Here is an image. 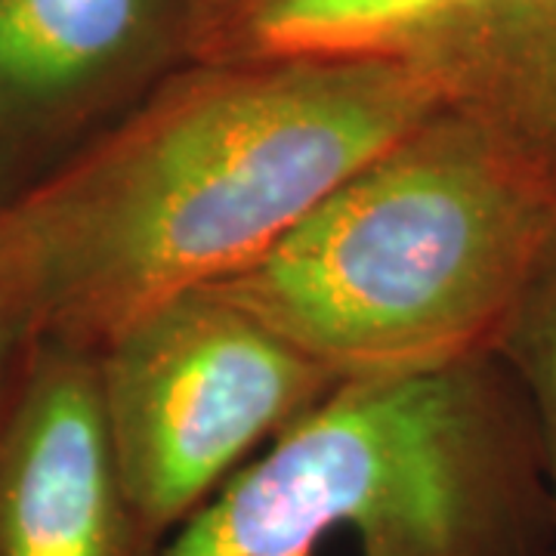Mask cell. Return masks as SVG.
Segmentation results:
<instances>
[{
	"label": "cell",
	"mask_w": 556,
	"mask_h": 556,
	"mask_svg": "<svg viewBox=\"0 0 556 556\" xmlns=\"http://www.w3.org/2000/svg\"><path fill=\"white\" fill-rule=\"evenodd\" d=\"M20 346H22L20 334H16V328L10 325V318H7L3 306H0V390H3L7 375H10V368H13V362H16Z\"/></svg>",
	"instance_id": "cell-9"
},
{
	"label": "cell",
	"mask_w": 556,
	"mask_h": 556,
	"mask_svg": "<svg viewBox=\"0 0 556 556\" xmlns=\"http://www.w3.org/2000/svg\"><path fill=\"white\" fill-rule=\"evenodd\" d=\"M538 497L492 356L464 358L338 383L155 556H529Z\"/></svg>",
	"instance_id": "cell-3"
},
{
	"label": "cell",
	"mask_w": 556,
	"mask_h": 556,
	"mask_svg": "<svg viewBox=\"0 0 556 556\" xmlns=\"http://www.w3.org/2000/svg\"><path fill=\"white\" fill-rule=\"evenodd\" d=\"M554 254V182L437 112L207 291L343 383L495 356Z\"/></svg>",
	"instance_id": "cell-2"
},
{
	"label": "cell",
	"mask_w": 556,
	"mask_h": 556,
	"mask_svg": "<svg viewBox=\"0 0 556 556\" xmlns=\"http://www.w3.org/2000/svg\"><path fill=\"white\" fill-rule=\"evenodd\" d=\"M189 0H0V204L182 65Z\"/></svg>",
	"instance_id": "cell-6"
},
{
	"label": "cell",
	"mask_w": 556,
	"mask_h": 556,
	"mask_svg": "<svg viewBox=\"0 0 556 556\" xmlns=\"http://www.w3.org/2000/svg\"><path fill=\"white\" fill-rule=\"evenodd\" d=\"M139 547L161 544L338 380L214 291L161 303L97 350Z\"/></svg>",
	"instance_id": "cell-4"
},
{
	"label": "cell",
	"mask_w": 556,
	"mask_h": 556,
	"mask_svg": "<svg viewBox=\"0 0 556 556\" xmlns=\"http://www.w3.org/2000/svg\"><path fill=\"white\" fill-rule=\"evenodd\" d=\"M390 62L556 186V0H189L182 65Z\"/></svg>",
	"instance_id": "cell-5"
},
{
	"label": "cell",
	"mask_w": 556,
	"mask_h": 556,
	"mask_svg": "<svg viewBox=\"0 0 556 556\" xmlns=\"http://www.w3.org/2000/svg\"><path fill=\"white\" fill-rule=\"evenodd\" d=\"M437 112L390 62L179 65L0 204V306L22 343L97 353L161 303L263 257Z\"/></svg>",
	"instance_id": "cell-1"
},
{
	"label": "cell",
	"mask_w": 556,
	"mask_h": 556,
	"mask_svg": "<svg viewBox=\"0 0 556 556\" xmlns=\"http://www.w3.org/2000/svg\"><path fill=\"white\" fill-rule=\"evenodd\" d=\"M0 556H146L93 350L25 340L16 353L0 390Z\"/></svg>",
	"instance_id": "cell-7"
},
{
	"label": "cell",
	"mask_w": 556,
	"mask_h": 556,
	"mask_svg": "<svg viewBox=\"0 0 556 556\" xmlns=\"http://www.w3.org/2000/svg\"><path fill=\"white\" fill-rule=\"evenodd\" d=\"M526 387L535 412L538 460L547 479V501L556 517V254L538 273L517 313L495 343Z\"/></svg>",
	"instance_id": "cell-8"
}]
</instances>
